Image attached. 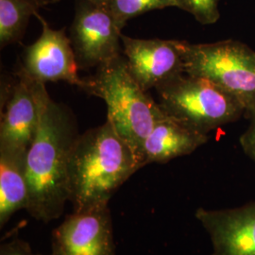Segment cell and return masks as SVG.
Here are the masks:
<instances>
[{"label":"cell","mask_w":255,"mask_h":255,"mask_svg":"<svg viewBox=\"0 0 255 255\" xmlns=\"http://www.w3.org/2000/svg\"><path fill=\"white\" fill-rule=\"evenodd\" d=\"M17 81L5 99L0 123V150L27 152L40 120L41 100L46 84L34 81L20 66Z\"/></svg>","instance_id":"cell-8"},{"label":"cell","mask_w":255,"mask_h":255,"mask_svg":"<svg viewBox=\"0 0 255 255\" xmlns=\"http://www.w3.org/2000/svg\"><path fill=\"white\" fill-rule=\"evenodd\" d=\"M195 218L211 239V255H255V201L229 209L200 207Z\"/></svg>","instance_id":"cell-11"},{"label":"cell","mask_w":255,"mask_h":255,"mask_svg":"<svg viewBox=\"0 0 255 255\" xmlns=\"http://www.w3.org/2000/svg\"><path fill=\"white\" fill-rule=\"evenodd\" d=\"M122 28L105 6L76 0L69 39L79 68H98L122 54Z\"/></svg>","instance_id":"cell-6"},{"label":"cell","mask_w":255,"mask_h":255,"mask_svg":"<svg viewBox=\"0 0 255 255\" xmlns=\"http://www.w3.org/2000/svg\"><path fill=\"white\" fill-rule=\"evenodd\" d=\"M60 0H48V3H55V2H58ZM93 3L97 4V5H101V6H105L109 0H90Z\"/></svg>","instance_id":"cell-19"},{"label":"cell","mask_w":255,"mask_h":255,"mask_svg":"<svg viewBox=\"0 0 255 255\" xmlns=\"http://www.w3.org/2000/svg\"><path fill=\"white\" fill-rule=\"evenodd\" d=\"M155 90L166 116L202 134L208 135L246 114L235 97L213 82L188 74L178 75Z\"/></svg>","instance_id":"cell-4"},{"label":"cell","mask_w":255,"mask_h":255,"mask_svg":"<svg viewBox=\"0 0 255 255\" xmlns=\"http://www.w3.org/2000/svg\"><path fill=\"white\" fill-rule=\"evenodd\" d=\"M109 204L73 211L53 230L51 255H115Z\"/></svg>","instance_id":"cell-7"},{"label":"cell","mask_w":255,"mask_h":255,"mask_svg":"<svg viewBox=\"0 0 255 255\" xmlns=\"http://www.w3.org/2000/svg\"><path fill=\"white\" fill-rule=\"evenodd\" d=\"M27 152L0 150V227L20 210L27 209Z\"/></svg>","instance_id":"cell-13"},{"label":"cell","mask_w":255,"mask_h":255,"mask_svg":"<svg viewBox=\"0 0 255 255\" xmlns=\"http://www.w3.org/2000/svg\"><path fill=\"white\" fill-rule=\"evenodd\" d=\"M176 7L192 14L202 25H212L219 21V0H175Z\"/></svg>","instance_id":"cell-16"},{"label":"cell","mask_w":255,"mask_h":255,"mask_svg":"<svg viewBox=\"0 0 255 255\" xmlns=\"http://www.w3.org/2000/svg\"><path fill=\"white\" fill-rule=\"evenodd\" d=\"M36 17L42 23V33L25 47L19 66L37 82H65L82 88L83 78L78 75L79 66L66 28L52 29L43 17Z\"/></svg>","instance_id":"cell-9"},{"label":"cell","mask_w":255,"mask_h":255,"mask_svg":"<svg viewBox=\"0 0 255 255\" xmlns=\"http://www.w3.org/2000/svg\"><path fill=\"white\" fill-rule=\"evenodd\" d=\"M249 118L251 119L250 126L240 137L239 142L244 152L255 162V112Z\"/></svg>","instance_id":"cell-18"},{"label":"cell","mask_w":255,"mask_h":255,"mask_svg":"<svg viewBox=\"0 0 255 255\" xmlns=\"http://www.w3.org/2000/svg\"><path fill=\"white\" fill-rule=\"evenodd\" d=\"M208 140V135L192 129L164 113L146 138L143 167L152 163L165 164L175 158L191 154Z\"/></svg>","instance_id":"cell-12"},{"label":"cell","mask_w":255,"mask_h":255,"mask_svg":"<svg viewBox=\"0 0 255 255\" xmlns=\"http://www.w3.org/2000/svg\"><path fill=\"white\" fill-rule=\"evenodd\" d=\"M0 255H43L34 254L27 241L13 238L5 241L0 246Z\"/></svg>","instance_id":"cell-17"},{"label":"cell","mask_w":255,"mask_h":255,"mask_svg":"<svg viewBox=\"0 0 255 255\" xmlns=\"http://www.w3.org/2000/svg\"><path fill=\"white\" fill-rule=\"evenodd\" d=\"M81 89L106 102L107 120L131 148L142 168L146 138L164 112L131 77L123 54L101 64L94 75L83 78Z\"/></svg>","instance_id":"cell-3"},{"label":"cell","mask_w":255,"mask_h":255,"mask_svg":"<svg viewBox=\"0 0 255 255\" xmlns=\"http://www.w3.org/2000/svg\"><path fill=\"white\" fill-rule=\"evenodd\" d=\"M80 134L72 111L52 101L45 89L36 133L26 154V211L38 221L59 219L69 202L68 164Z\"/></svg>","instance_id":"cell-1"},{"label":"cell","mask_w":255,"mask_h":255,"mask_svg":"<svg viewBox=\"0 0 255 255\" xmlns=\"http://www.w3.org/2000/svg\"><path fill=\"white\" fill-rule=\"evenodd\" d=\"M121 28L129 19L153 9L176 7L175 0H109L105 5Z\"/></svg>","instance_id":"cell-15"},{"label":"cell","mask_w":255,"mask_h":255,"mask_svg":"<svg viewBox=\"0 0 255 255\" xmlns=\"http://www.w3.org/2000/svg\"><path fill=\"white\" fill-rule=\"evenodd\" d=\"M121 40L128 70L144 91L184 73L182 41L135 39L123 34Z\"/></svg>","instance_id":"cell-10"},{"label":"cell","mask_w":255,"mask_h":255,"mask_svg":"<svg viewBox=\"0 0 255 255\" xmlns=\"http://www.w3.org/2000/svg\"><path fill=\"white\" fill-rule=\"evenodd\" d=\"M184 73L213 82L255 112V51L234 40L210 44L182 41Z\"/></svg>","instance_id":"cell-5"},{"label":"cell","mask_w":255,"mask_h":255,"mask_svg":"<svg viewBox=\"0 0 255 255\" xmlns=\"http://www.w3.org/2000/svg\"><path fill=\"white\" fill-rule=\"evenodd\" d=\"M48 0H0V46L17 43L24 36L27 23Z\"/></svg>","instance_id":"cell-14"},{"label":"cell","mask_w":255,"mask_h":255,"mask_svg":"<svg viewBox=\"0 0 255 255\" xmlns=\"http://www.w3.org/2000/svg\"><path fill=\"white\" fill-rule=\"evenodd\" d=\"M139 169L133 151L108 120L81 133L68 164L69 202L73 211L109 204L121 185Z\"/></svg>","instance_id":"cell-2"}]
</instances>
